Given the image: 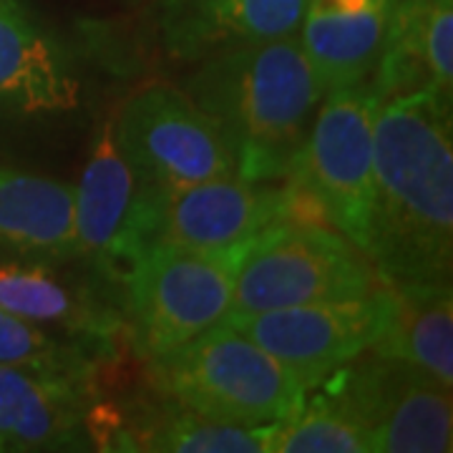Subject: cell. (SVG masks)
Instances as JSON below:
<instances>
[{
    "label": "cell",
    "instance_id": "cell-1",
    "mask_svg": "<svg viewBox=\"0 0 453 453\" xmlns=\"http://www.w3.org/2000/svg\"><path fill=\"white\" fill-rule=\"evenodd\" d=\"M365 255L383 280L451 282V101L431 91L380 104Z\"/></svg>",
    "mask_w": 453,
    "mask_h": 453
},
{
    "label": "cell",
    "instance_id": "cell-2",
    "mask_svg": "<svg viewBox=\"0 0 453 453\" xmlns=\"http://www.w3.org/2000/svg\"><path fill=\"white\" fill-rule=\"evenodd\" d=\"M184 91L234 151L237 174L285 181L325 91L297 35L196 61Z\"/></svg>",
    "mask_w": 453,
    "mask_h": 453
},
{
    "label": "cell",
    "instance_id": "cell-3",
    "mask_svg": "<svg viewBox=\"0 0 453 453\" xmlns=\"http://www.w3.org/2000/svg\"><path fill=\"white\" fill-rule=\"evenodd\" d=\"M380 101L368 83L327 91L285 184V219L338 229L365 252Z\"/></svg>",
    "mask_w": 453,
    "mask_h": 453
},
{
    "label": "cell",
    "instance_id": "cell-4",
    "mask_svg": "<svg viewBox=\"0 0 453 453\" xmlns=\"http://www.w3.org/2000/svg\"><path fill=\"white\" fill-rule=\"evenodd\" d=\"M149 386L204 418L259 428L292 416L308 395L280 360L225 320L146 363Z\"/></svg>",
    "mask_w": 453,
    "mask_h": 453
},
{
    "label": "cell",
    "instance_id": "cell-5",
    "mask_svg": "<svg viewBox=\"0 0 453 453\" xmlns=\"http://www.w3.org/2000/svg\"><path fill=\"white\" fill-rule=\"evenodd\" d=\"M244 244L226 250L151 244L139 252L121 280L124 342L134 356L144 363L169 356L225 320Z\"/></svg>",
    "mask_w": 453,
    "mask_h": 453
},
{
    "label": "cell",
    "instance_id": "cell-6",
    "mask_svg": "<svg viewBox=\"0 0 453 453\" xmlns=\"http://www.w3.org/2000/svg\"><path fill=\"white\" fill-rule=\"evenodd\" d=\"M383 285L368 255L320 222L280 219L242 247L225 320L267 310L353 300Z\"/></svg>",
    "mask_w": 453,
    "mask_h": 453
},
{
    "label": "cell",
    "instance_id": "cell-7",
    "mask_svg": "<svg viewBox=\"0 0 453 453\" xmlns=\"http://www.w3.org/2000/svg\"><path fill=\"white\" fill-rule=\"evenodd\" d=\"M312 390L368 434L372 453L453 449L451 388L403 360L363 350Z\"/></svg>",
    "mask_w": 453,
    "mask_h": 453
},
{
    "label": "cell",
    "instance_id": "cell-8",
    "mask_svg": "<svg viewBox=\"0 0 453 453\" xmlns=\"http://www.w3.org/2000/svg\"><path fill=\"white\" fill-rule=\"evenodd\" d=\"M113 134L149 187H189L237 174L234 151L222 131L172 83L134 88L113 113Z\"/></svg>",
    "mask_w": 453,
    "mask_h": 453
},
{
    "label": "cell",
    "instance_id": "cell-9",
    "mask_svg": "<svg viewBox=\"0 0 453 453\" xmlns=\"http://www.w3.org/2000/svg\"><path fill=\"white\" fill-rule=\"evenodd\" d=\"M285 219V184L240 174L189 187H149L142 181L134 210V250L179 244L226 250L250 242L265 226Z\"/></svg>",
    "mask_w": 453,
    "mask_h": 453
},
{
    "label": "cell",
    "instance_id": "cell-10",
    "mask_svg": "<svg viewBox=\"0 0 453 453\" xmlns=\"http://www.w3.org/2000/svg\"><path fill=\"white\" fill-rule=\"evenodd\" d=\"M380 320L383 285L365 297L267 310L225 323L280 360L310 393L371 348Z\"/></svg>",
    "mask_w": 453,
    "mask_h": 453
},
{
    "label": "cell",
    "instance_id": "cell-11",
    "mask_svg": "<svg viewBox=\"0 0 453 453\" xmlns=\"http://www.w3.org/2000/svg\"><path fill=\"white\" fill-rule=\"evenodd\" d=\"M0 310L106 350L124 338L121 290L79 259H0Z\"/></svg>",
    "mask_w": 453,
    "mask_h": 453
},
{
    "label": "cell",
    "instance_id": "cell-12",
    "mask_svg": "<svg viewBox=\"0 0 453 453\" xmlns=\"http://www.w3.org/2000/svg\"><path fill=\"white\" fill-rule=\"evenodd\" d=\"M98 372L0 363V451H94Z\"/></svg>",
    "mask_w": 453,
    "mask_h": 453
},
{
    "label": "cell",
    "instance_id": "cell-13",
    "mask_svg": "<svg viewBox=\"0 0 453 453\" xmlns=\"http://www.w3.org/2000/svg\"><path fill=\"white\" fill-rule=\"evenodd\" d=\"M139 187L142 179L116 142L113 116H106L73 187V240L76 259L119 290L136 259L131 229Z\"/></svg>",
    "mask_w": 453,
    "mask_h": 453
},
{
    "label": "cell",
    "instance_id": "cell-14",
    "mask_svg": "<svg viewBox=\"0 0 453 453\" xmlns=\"http://www.w3.org/2000/svg\"><path fill=\"white\" fill-rule=\"evenodd\" d=\"M81 104L68 46L23 0H0V113L64 116Z\"/></svg>",
    "mask_w": 453,
    "mask_h": 453
},
{
    "label": "cell",
    "instance_id": "cell-15",
    "mask_svg": "<svg viewBox=\"0 0 453 453\" xmlns=\"http://www.w3.org/2000/svg\"><path fill=\"white\" fill-rule=\"evenodd\" d=\"M308 0H159L157 33L177 61L297 35Z\"/></svg>",
    "mask_w": 453,
    "mask_h": 453
},
{
    "label": "cell",
    "instance_id": "cell-16",
    "mask_svg": "<svg viewBox=\"0 0 453 453\" xmlns=\"http://www.w3.org/2000/svg\"><path fill=\"white\" fill-rule=\"evenodd\" d=\"M401 0H308L297 38L323 91L371 81Z\"/></svg>",
    "mask_w": 453,
    "mask_h": 453
},
{
    "label": "cell",
    "instance_id": "cell-17",
    "mask_svg": "<svg viewBox=\"0 0 453 453\" xmlns=\"http://www.w3.org/2000/svg\"><path fill=\"white\" fill-rule=\"evenodd\" d=\"M368 86L380 104L431 91L453 98V0H401Z\"/></svg>",
    "mask_w": 453,
    "mask_h": 453
},
{
    "label": "cell",
    "instance_id": "cell-18",
    "mask_svg": "<svg viewBox=\"0 0 453 453\" xmlns=\"http://www.w3.org/2000/svg\"><path fill=\"white\" fill-rule=\"evenodd\" d=\"M372 353L403 360L453 388L451 282H383V320Z\"/></svg>",
    "mask_w": 453,
    "mask_h": 453
},
{
    "label": "cell",
    "instance_id": "cell-19",
    "mask_svg": "<svg viewBox=\"0 0 453 453\" xmlns=\"http://www.w3.org/2000/svg\"><path fill=\"white\" fill-rule=\"evenodd\" d=\"M0 259H76L73 184L0 166Z\"/></svg>",
    "mask_w": 453,
    "mask_h": 453
},
{
    "label": "cell",
    "instance_id": "cell-20",
    "mask_svg": "<svg viewBox=\"0 0 453 453\" xmlns=\"http://www.w3.org/2000/svg\"><path fill=\"white\" fill-rule=\"evenodd\" d=\"M267 453H372L368 434L320 390L282 421L265 426Z\"/></svg>",
    "mask_w": 453,
    "mask_h": 453
},
{
    "label": "cell",
    "instance_id": "cell-21",
    "mask_svg": "<svg viewBox=\"0 0 453 453\" xmlns=\"http://www.w3.org/2000/svg\"><path fill=\"white\" fill-rule=\"evenodd\" d=\"M113 353L116 350L68 338L0 310V363L5 365L101 372V365L111 360Z\"/></svg>",
    "mask_w": 453,
    "mask_h": 453
}]
</instances>
